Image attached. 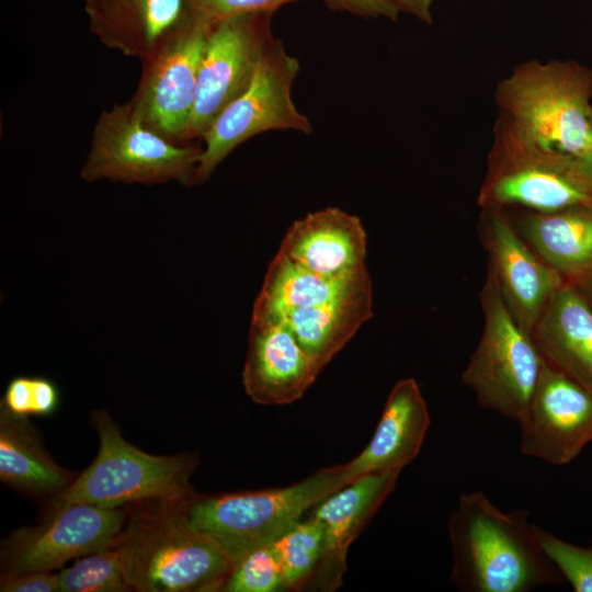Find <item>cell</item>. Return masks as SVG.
Here are the masks:
<instances>
[{
    "label": "cell",
    "mask_w": 592,
    "mask_h": 592,
    "mask_svg": "<svg viewBox=\"0 0 592 592\" xmlns=\"http://www.w3.org/2000/svg\"><path fill=\"white\" fill-rule=\"evenodd\" d=\"M447 530L459 591L528 592L563 581L525 509L506 513L481 491L463 493Z\"/></svg>",
    "instance_id": "cell-1"
},
{
    "label": "cell",
    "mask_w": 592,
    "mask_h": 592,
    "mask_svg": "<svg viewBox=\"0 0 592 592\" xmlns=\"http://www.w3.org/2000/svg\"><path fill=\"white\" fill-rule=\"evenodd\" d=\"M179 502L151 501L135 512L114 544L132 590L223 591L232 565L213 540L190 527Z\"/></svg>",
    "instance_id": "cell-2"
},
{
    "label": "cell",
    "mask_w": 592,
    "mask_h": 592,
    "mask_svg": "<svg viewBox=\"0 0 592 592\" xmlns=\"http://www.w3.org/2000/svg\"><path fill=\"white\" fill-rule=\"evenodd\" d=\"M497 100L504 130L538 149L579 158L592 148V72L571 61H530L504 79Z\"/></svg>",
    "instance_id": "cell-3"
},
{
    "label": "cell",
    "mask_w": 592,
    "mask_h": 592,
    "mask_svg": "<svg viewBox=\"0 0 592 592\" xmlns=\"http://www.w3.org/2000/svg\"><path fill=\"white\" fill-rule=\"evenodd\" d=\"M349 483L344 464L322 468L288 487L197 496L179 502L186 523L213 540L232 567L249 551L271 544L304 513Z\"/></svg>",
    "instance_id": "cell-4"
},
{
    "label": "cell",
    "mask_w": 592,
    "mask_h": 592,
    "mask_svg": "<svg viewBox=\"0 0 592 592\" xmlns=\"http://www.w3.org/2000/svg\"><path fill=\"white\" fill-rule=\"evenodd\" d=\"M93 425L99 452L55 503L118 508L132 502H179L195 494L190 483L197 466L194 455L148 454L124 439L106 411L93 413Z\"/></svg>",
    "instance_id": "cell-5"
},
{
    "label": "cell",
    "mask_w": 592,
    "mask_h": 592,
    "mask_svg": "<svg viewBox=\"0 0 592 592\" xmlns=\"http://www.w3.org/2000/svg\"><path fill=\"white\" fill-rule=\"evenodd\" d=\"M483 327L462 374L485 409L520 423L530 407L544 360L532 337L520 326L490 271L480 291Z\"/></svg>",
    "instance_id": "cell-6"
},
{
    "label": "cell",
    "mask_w": 592,
    "mask_h": 592,
    "mask_svg": "<svg viewBox=\"0 0 592 592\" xmlns=\"http://www.w3.org/2000/svg\"><path fill=\"white\" fill-rule=\"evenodd\" d=\"M203 147L174 143L148 127L129 102L99 115L80 168L87 183L194 184Z\"/></svg>",
    "instance_id": "cell-7"
},
{
    "label": "cell",
    "mask_w": 592,
    "mask_h": 592,
    "mask_svg": "<svg viewBox=\"0 0 592 592\" xmlns=\"http://www.w3.org/2000/svg\"><path fill=\"white\" fill-rule=\"evenodd\" d=\"M298 59L274 38L262 55L247 89L230 102L203 135L205 146L194 184L206 181L241 144L270 130L312 132V125L292 99Z\"/></svg>",
    "instance_id": "cell-8"
},
{
    "label": "cell",
    "mask_w": 592,
    "mask_h": 592,
    "mask_svg": "<svg viewBox=\"0 0 592 592\" xmlns=\"http://www.w3.org/2000/svg\"><path fill=\"white\" fill-rule=\"evenodd\" d=\"M490 157L478 204L548 213L592 205V189L574 158L527 145L503 129Z\"/></svg>",
    "instance_id": "cell-9"
},
{
    "label": "cell",
    "mask_w": 592,
    "mask_h": 592,
    "mask_svg": "<svg viewBox=\"0 0 592 592\" xmlns=\"http://www.w3.org/2000/svg\"><path fill=\"white\" fill-rule=\"evenodd\" d=\"M212 27L185 11L181 22L140 60L141 76L129 103L148 127L174 143H185Z\"/></svg>",
    "instance_id": "cell-10"
},
{
    "label": "cell",
    "mask_w": 592,
    "mask_h": 592,
    "mask_svg": "<svg viewBox=\"0 0 592 592\" xmlns=\"http://www.w3.org/2000/svg\"><path fill=\"white\" fill-rule=\"evenodd\" d=\"M122 506L55 503L37 526L16 530L2 544V574L53 571L67 561L112 547L125 526Z\"/></svg>",
    "instance_id": "cell-11"
},
{
    "label": "cell",
    "mask_w": 592,
    "mask_h": 592,
    "mask_svg": "<svg viewBox=\"0 0 592 592\" xmlns=\"http://www.w3.org/2000/svg\"><path fill=\"white\" fill-rule=\"evenodd\" d=\"M272 14L238 15L210 29L200 62L185 143L202 138L219 113L247 89L274 39L270 29Z\"/></svg>",
    "instance_id": "cell-12"
},
{
    "label": "cell",
    "mask_w": 592,
    "mask_h": 592,
    "mask_svg": "<svg viewBox=\"0 0 592 592\" xmlns=\"http://www.w3.org/2000/svg\"><path fill=\"white\" fill-rule=\"evenodd\" d=\"M480 242L508 308L531 335L556 291L566 282L524 240L505 208H481Z\"/></svg>",
    "instance_id": "cell-13"
},
{
    "label": "cell",
    "mask_w": 592,
    "mask_h": 592,
    "mask_svg": "<svg viewBox=\"0 0 592 592\" xmlns=\"http://www.w3.org/2000/svg\"><path fill=\"white\" fill-rule=\"evenodd\" d=\"M521 426V451L553 465L573 460L592 441V390L544 361Z\"/></svg>",
    "instance_id": "cell-14"
},
{
    "label": "cell",
    "mask_w": 592,
    "mask_h": 592,
    "mask_svg": "<svg viewBox=\"0 0 592 592\" xmlns=\"http://www.w3.org/2000/svg\"><path fill=\"white\" fill-rule=\"evenodd\" d=\"M321 371L283 321L251 317L242 383L252 401L264 406L297 401Z\"/></svg>",
    "instance_id": "cell-15"
},
{
    "label": "cell",
    "mask_w": 592,
    "mask_h": 592,
    "mask_svg": "<svg viewBox=\"0 0 592 592\" xmlns=\"http://www.w3.org/2000/svg\"><path fill=\"white\" fill-rule=\"evenodd\" d=\"M401 470L367 474L350 481L316 505L323 527V551L316 570L322 590L340 587L350 545L396 487Z\"/></svg>",
    "instance_id": "cell-16"
},
{
    "label": "cell",
    "mask_w": 592,
    "mask_h": 592,
    "mask_svg": "<svg viewBox=\"0 0 592 592\" xmlns=\"http://www.w3.org/2000/svg\"><path fill=\"white\" fill-rule=\"evenodd\" d=\"M429 426L430 414L418 383L411 377L399 380L369 443L344 464L349 482L372 473L402 470L418 456Z\"/></svg>",
    "instance_id": "cell-17"
},
{
    "label": "cell",
    "mask_w": 592,
    "mask_h": 592,
    "mask_svg": "<svg viewBox=\"0 0 592 592\" xmlns=\"http://www.w3.org/2000/svg\"><path fill=\"white\" fill-rule=\"evenodd\" d=\"M278 251L318 274L343 276L365 267L366 231L356 216L328 207L295 221Z\"/></svg>",
    "instance_id": "cell-18"
},
{
    "label": "cell",
    "mask_w": 592,
    "mask_h": 592,
    "mask_svg": "<svg viewBox=\"0 0 592 592\" xmlns=\"http://www.w3.org/2000/svg\"><path fill=\"white\" fill-rule=\"evenodd\" d=\"M531 337L547 364L592 390V307L573 284L556 291Z\"/></svg>",
    "instance_id": "cell-19"
},
{
    "label": "cell",
    "mask_w": 592,
    "mask_h": 592,
    "mask_svg": "<svg viewBox=\"0 0 592 592\" xmlns=\"http://www.w3.org/2000/svg\"><path fill=\"white\" fill-rule=\"evenodd\" d=\"M90 32L107 48L143 60L185 15L184 0H84Z\"/></svg>",
    "instance_id": "cell-20"
},
{
    "label": "cell",
    "mask_w": 592,
    "mask_h": 592,
    "mask_svg": "<svg viewBox=\"0 0 592 592\" xmlns=\"http://www.w3.org/2000/svg\"><path fill=\"white\" fill-rule=\"evenodd\" d=\"M513 221L535 253L565 281L573 283L592 272V205L528 210Z\"/></svg>",
    "instance_id": "cell-21"
},
{
    "label": "cell",
    "mask_w": 592,
    "mask_h": 592,
    "mask_svg": "<svg viewBox=\"0 0 592 592\" xmlns=\"http://www.w3.org/2000/svg\"><path fill=\"white\" fill-rule=\"evenodd\" d=\"M372 316L373 289L367 282L332 300L292 310L280 321L323 368Z\"/></svg>",
    "instance_id": "cell-22"
},
{
    "label": "cell",
    "mask_w": 592,
    "mask_h": 592,
    "mask_svg": "<svg viewBox=\"0 0 592 592\" xmlns=\"http://www.w3.org/2000/svg\"><path fill=\"white\" fill-rule=\"evenodd\" d=\"M371 282L366 266L343 275L318 274L277 251L269 265L252 316L280 320L292 310L338 298Z\"/></svg>",
    "instance_id": "cell-23"
},
{
    "label": "cell",
    "mask_w": 592,
    "mask_h": 592,
    "mask_svg": "<svg viewBox=\"0 0 592 592\" xmlns=\"http://www.w3.org/2000/svg\"><path fill=\"white\" fill-rule=\"evenodd\" d=\"M0 479L18 490L56 498L72 482L53 460L27 417L0 406Z\"/></svg>",
    "instance_id": "cell-24"
},
{
    "label": "cell",
    "mask_w": 592,
    "mask_h": 592,
    "mask_svg": "<svg viewBox=\"0 0 592 592\" xmlns=\"http://www.w3.org/2000/svg\"><path fill=\"white\" fill-rule=\"evenodd\" d=\"M323 542V527L311 516L270 544L280 563L284 589L298 590L311 579L322 556Z\"/></svg>",
    "instance_id": "cell-25"
},
{
    "label": "cell",
    "mask_w": 592,
    "mask_h": 592,
    "mask_svg": "<svg viewBox=\"0 0 592 592\" xmlns=\"http://www.w3.org/2000/svg\"><path fill=\"white\" fill-rule=\"evenodd\" d=\"M60 592L132 591L115 545L88 554L58 573Z\"/></svg>",
    "instance_id": "cell-26"
},
{
    "label": "cell",
    "mask_w": 592,
    "mask_h": 592,
    "mask_svg": "<svg viewBox=\"0 0 592 592\" xmlns=\"http://www.w3.org/2000/svg\"><path fill=\"white\" fill-rule=\"evenodd\" d=\"M284 588L280 563L270 544L246 554L231 569L227 592H275Z\"/></svg>",
    "instance_id": "cell-27"
},
{
    "label": "cell",
    "mask_w": 592,
    "mask_h": 592,
    "mask_svg": "<svg viewBox=\"0 0 592 592\" xmlns=\"http://www.w3.org/2000/svg\"><path fill=\"white\" fill-rule=\"evenodd\" d=\"M545 553L576 592H592V543L578 546L536 526Z\"/></svg>",
    "instance_id": "cell-28"
},
{
    "label": "cell",
    "mask_w": 592,
    "mask_h": 592,
    "mask_svg": "<svg viewBox=\"0 0 592 592\" xmlns=\"http://www.w3.org/2000/svg\"><path fill=\"white\" fill-rule=\"evenodd\" d=\"M58 402L59 392L50 379L18 376L9 382L0 406L16 415L29 418L54 413Z\"/></svg>",
    "instance_id": "cell-29"
},
{
    "label": "cell",
    "mask_w": 592,
    "mask_h": 592,
    "mask_svg": "<svg viewBox=\"0 0 592 592\" xmlns=\"http://www.w3.org/2000/svg\"><path fill=\"white\" fill-rule=\"evenodd\" d=\"M299 0H184L186 12L214 26L229 18L250 13H273Z\"/></svg>",
    "instance_id": "cell-30"
},
{
    "label": "cell",
    "mask_w": 592,
    "mask_h": 592,
    "mask_svg": "<svg viewBox=\"0 0 592 592\" xmlns=\"http://www.w3.org/2000/svg\"><path fill=\"white\" fill-rule=\"evenodd\" d=\"M326 5L338 12L350 13L361 18H384L397 21L400 9L392 0H322Z\"/></svg>",
    "instance_id": "cell-31"
},
{
    "label": "cell",
    "mask_w": 592,
    "mask_h": 592,
    "mask_svg": "<svg viewBox=\"0 0 592 592\" xmlns=\"http://www.w3.org/2000/svg\"><path fill=\"white\" fill-rule=\"evenodd\" d=\"M2 592H54L58 591V573L52 571H30L2 574Z\"/></svg>",
    "instance_id": "cell-32"
},
{
    "label": "cell",
    "mask_w": 592,
    "mask_h": 592,
    "mask_svg": "<svg viewBox=\"0 0 592 592\" xmlns=\"http://www.w3.org/2000/svg\"><path fill=\"white\" fill-rule=\"evenodd\" d=\"M400 11L412 14L414 18L430 24L432 22V5L434 0H392Z\"/></svg>",
    "instance_id": "cell-33"
},
{
    "label": "cell",
    "mask_w": 592,
    "mask_h": 592,
    "mask_svg": "<svg viewBox=\"0 0 592 592\" xmlns=\"http://www.w3.org/2000/svg\"><path fill=\"white\" fill-rule=\"evenodd\" d=\"M578 168L592 189V148L576 159Z\"/></svg>",
    "instance_id": "cell-34"
},
{
    "label": "cell",
    "mask_w": 592,
    "mask_h": 592,
    "mask_svg": "<svg viewBox=\"0 0 592 592\" xmlns=\"http://www.w3.org/2000/svg\"><path fill=\"white\" fill-rule=\"evenodd\" d=\"M571 284H573L579 289V292L583 295V297L592 307V272Z\"/></svg>",
    "instance_id": "cell-35"
},
{
    "label": "cell",
    "mask_w": 592,
    "mask_h": 592,
    "mask_svg": "<svg viewBox=\"0 0 592 592\" xmlns=\"http://www.w3.org/2000/svg\"><path fill=\"white\" fill-rule=\"evenodd\" d=\"M589 118H590V122L592 124V107L590 109V112H589Z\"/></svg>",
    "instance_id": "cell-36"
}]
</instances>
